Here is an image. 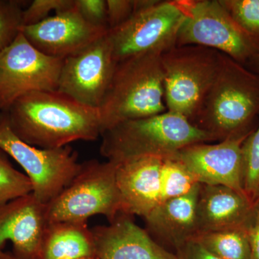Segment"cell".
Here are the masks:
<instances>
[{
    "mask_svg": "<svg viewBox=\"0 0 259 259\" xmlns=\"http://www.w3.org/2000/svg\"><path fill=\"white\" fill-rule=\"evenodd\" d=\"M5 112L19 139L44 149L65 147L77 141H95L102 135L98 109L58 90L27 94Z\"/></svg>",
    "mask_w": 259,
    "mask_h": 259,
    "instance_id": "cell-1",
    "label": "cell"
},
{
    "mask_svg": "<svg viewBox=\"0 0 259 259\" xmlns=\"http://www.w3.org/2000/svg\"><path fill=\"white\" fill-rule=\"evenodd\" d=\"M259 116V74L221 54L219 71L192 123L215 141L248 136Z\"/></svg>",
    "mask_w": 259,
    "mask_h": 259,
    "instance_id": "cell-2",
    "label": "cell"
},
{
    "mask_svg": "<svg viewBox=\"0 0 259 259\" xmlns=\"http://www.w3.org/2000/svg\"><path fill=\"white\" fill-rule=\"evenodd\" d=\"M101 137L100 153L116 163L144 156L171 157L190 145L215 141L183 116L168 111L120 122Z\"/></svg>",
    "mask_w": 259,
    "mask_h": 259,
    "instance_id": "cell-3",
    "label": "cell"
},
{
    "mask_svg": "<svg viewBox=\"0 0 259 259\" xmlns=\"http://www.w3.org/2000/svg\"><path fill=\"white\" fill-rule=\"evenodd\" d=\"M98 110L102 134L125 121L166 112L161 55L144 54L117 63Z\"/></svg>",
    "mask_w": 259,
    "mask_h": 259,
    "instance_id": "cell-4",
    "label": "cell"
},
{
    "mask_svg": "<svg viewBox=\"0 0 259 259\" xmlns=\"http://www.w3.org/2000/svg\"><path fill=\"white\" fill-rule=\"evenodd\" d=\"M221 53L199 46L175 47L161 55L167 111L192 122L221 67Z\"/></svg>",
    "mask_w": 259,
    "mask_h": 259,
    "instance_id": "cell-5",
    "label": "cell"
},
{
    "mask_svg": "<svg viewBox=\"0 0 259 259\" xmlns=\"http://www.w3.org/2000/svg\"><path fill=\"white\" fill-rule=\"evenodd\" d=\"M117 163L97 160L81 163L69 185L47 206L48 222L81 221L101 214L112 223L122 213L116 181Z\"/></svg>",
    "mask_w": 259,
    "mask_h": 259,
    "instance_id": "cell-6",
    "label": "cell"
},
{
    "mask_svg": "<svg viewBox=\"0 0 259 259\" xmlns=\"http://www.w3.org/2000/svg\"><path fill=\"white\" fill-rule=\"evenodd\" d=\"M182 3L186 17L176 47L209 48L244 66L259 52V39L240 26L220 0H182Z\"/></svg>",
    "mask_w": 259,
    "mask_h": 259,
    "instance_id": "cell-7",
    "label": "cell"
},
{
    "mask_svg": "<svg viewBox=\"0 0 259 259\" xmlns=\"http://www.w3.org/2000/svg\"><path fill=\"white\" fill-rule=\"evenodd\" d=\"M0 149L14 158L31 181L32 192L42 204L55 199L77 175L81 163L70 146L56 149L35 147L12 131L5 112L0 113Z\"/></svg>",
    "mask_w": 259,
    "mask_h": 259,
    "instance_id": "cell-8",
    "label": "cell"
},
{
    "mask_svg": "<svg viewBox=\"0 0 259 259\" xmlns=\"http://www.w3.org/2000/svg\"><path fill=\"white\" fill-rule=\"evenodd\" d=\"M185 17L182 0H157L136 12L125 23L108 31L116 63L144 54L161 55L176 47Z\"/></svg>",
    "mask_w": 259,
    "mask_h": 259,
    "instance_id": "cell-9",
    "label": "cell"
},
{
    "mask_svg": "<svg viewBox=\"0 0 259 259\" xmlns=\"http://www.w3.org/2000/svg\"><path fill=\"white\" fill-rule=\"evenodd\" d=\"M64 59L46 55L21 32L0 54V110L35 92L56 91Z\"/></svg>",
    "mask_w": 259,
    "mask_h": 259,
    "instance_id": "cell-10",
    "label": "cell"
},
{
    "mask_svg": "<svg viewBox=\"0 0 259 259\" xmlns=\"http://www.w3.org/2000/svg\"><path fill=\"white\" fill-rule=\"evenodd\" d=\"M117 66L108 32L63 61L58 91L98 109Z\"/></svg>",
    "mask_w": 259,
    "mask_h": 259,
    "instance_id": "cell-11",
    "label": "cell"
},
{
    "mask_svg": "<svg viewBox=\"0 0 259 259\" xmlns=\"http://www.w3.org/2000/svg\"><path fill=\"white\" fill-rule=\"evenodd\" d=\"M48 223L32 193L0 205V259H37Z\"/></svg>",
    "mask_w": 259,
    "mask_h": 259,
    "instance_id": "cell-12",
    "label": "cell"
},
{
    "mask_svg": "<svg viewBox=\"0 0 259 259\" xmlns=\"http://www.w3.org/2000/svg\"><path fill=\"white\" fill-rule=\"evenodd\" d=\"M109 30L94 26L74 8L56 13L40 23L24 25L20 32L46 55L64 59L88 47Z\"/></svg>",
    "mask_w": 259,
    "mask_h": 259,
    "instance_id": "cell-13",
    "label": "cell"
},
{
    "mask_svg": "<svg viewBox=\"0 0 259 259\" xmlns=\"http://www.w3.org/2000/svg\"><path fill=\"white\" fill-rule=\"evenodd\" d=\"M247 136L224 140L215 144L190 145L173 156L188 168L199 184L226 186L244 194L242 189V145Z\"/></svg>",
    "mask_w": 259,
    "mask_h": 259,
    "instance_id": "cell-14",
    "label": "cell"
},
{
    "mask_svg": "<svg viewBox=\"0 0 259 259\" xmlns=\"http://www.w3.org/2000/svg\"><path fill=\"white\" fill-rule=\"evenodd\" d=\"M92 231L98 259H178L124 213L109 226H96Z\"/></svg>",
    "mask_w": 259,
    "mask_h": 259,
    "instance_id": "cell-15",
    "label": "cell"
},
{
    "mask_svg": "<svg viewBox=\"0 0 259 259\" xmlns=\"http://www.w3.org/2000/svg\"><path fill=\"white\" fill-rule=\"evenodd\" d=\"M163 159L144 156L117 163L116 181L122 213L145 218L161 202Z\"/></svg>",
    "mask_w": 259,
    "mask_h": 259,
    "instance_id": "cell-16",
    "label": "cell"
},
{
    "mask_svg": "<svg viewBox=\"0 0 259 259\" xmlns=\"http://www.w3.org/2000/svg\"><path fill=\"white\" fill-rule=\"evenodd\" d=\"M253 209L244 194L233 189L200 184L197 206L198 233L246 227Z\"/></svg>",
    "mask_w": 259,
    "mask_h": 259,
    "instance_id": "cell-17",
    "label": "cell"
},
{
    "mask_svg": "<svg viewBox=\"0 0 259 259\" xmlns=\"http://www.w3.org/2000/svg\"><path fill=\"white\" fill-rule=\"evenodd\" d=\"M198 184L188 194L162 201L144 218L151 233L175 251L198 233L197 206Z\"/></svg>",
    "mask_w": 259,
    "mask_h": 259,
    "instance_id": "cell-18",
    "label": "cell"
},
{
    "mask_svg": "<svg viewBox=\"0 0 259 259\" xmlns=\"http://www.w3.org/2000/svg\"><path fill=\"white\" fill-rule=\"evenodd\" d=\"M97 256L95 238L88 222L48 223L37 259H81Z\"/></svg>",
    "mask_w": 259,
    "mask_h": 259,
    "instance_id": "cell-19",
    "label": "cell"
},
{
    "mask_svg": "<svg viewBox=\"0 0 259 259\" xmlns=\"http://www.w3.org/2000/svg\"><path fill=\"white\" fill-rule=\"evenodd\" d=\"M193 239L221 259H250L246 227L202 232L197 233Z\"/></svg>",
    "mask_w": 259,
    "mask_h": 259,
    "instance_id": "cell-20",
    "label": "cell"
},
{
    "mask_svg": "<svg viewBox=\"0 0 259 259\" xmlns=\"http://www.w3.org/2000/svg\"><path fill=\"white\" fill-rule=\"evenodd\" d=\"M242 189L253 207L259 204V125L242 145Z\"/></svg>",
    "mask_w": 259,
    "mask_h": 259,
    "instance_id": "cell-21",
    "label": "cell"
},
{
    "mask_svg": "<svg viewBox=\"0 0 259 259\" xmlns=\"http://www.w3.org/2000/svg\"><path fill=\"white\" fill-rule=\"evenodd\" d=\"M198 184L188 168L176 158H163L161 171V202L188 194Z\"/></svg>",
    "mask_w": 259,
    "mask_h": 259,
    "instance_id": "cell-22",
    "label": "cell"
},
{
    "mask_svg": "<svg viewBox=\"0 0 259 259\" xmlns=\"http://www.w3.org/2000/svg\"><path fill=\"white\" fill-rule=\"evenodd\" d=\"M7 155L0 149V205L32 192L31 181L15 169Z\"/></svg>",
    "mask_w": 259,
    "mask_h": 259,
    "instance_id": "cell-23",
    "label": "cell"
},
{
    "mask_svg": "<svg viewBox=\"0 0 259 259\" xmlns=\"http://www.w3.org/2000/svg\"><path fill=\"white\" fill-rule=\"evenodd\" d=\"M23 10L20 2L0 0V54L20 33Z\"/></svg>",
    "mask_w": 259,
    "mask_h": 259,
    "instance_id": "cell-24",
    "label": "cell"
},
{
    "mask_svg": "<svg viewBox=\"0 0 259 259\" xmlns=\"http://www.w3.org/2000/svg\"><path fill=\"white\" fill-rule=\"evenodd\" d=\"M245 31L259 39V0H220Z\"/></svg>",
    "mask_w": 259,
    "mask_h": 259,
    "instance_id": "cell-25",
    "label": "cell"
},
{
    "mask_svg": "<svg viewBox=\"0 0 259 259\" xmlns=\"http://www.w3.org/2000/svg\"><path fill=\"white\" fill-rule=\"evenodd\" d=\"M75 0H34L23 12V26L35 25L54 14L74 8Z\"/></svg>",
    "mask_w": 259,
    "mask_h": 259,
    "instance_id": "cell-26",
    "label": "cell"
},
{
    "mask_svg": "<svg viewBox=\"0 0 259 259\" xmlns=\"http://www.w3.org/2000/svg\"><path fill=\"white\" fill-rule=\"evenodd\" d=\"M75 8L88 23L109 30L106 0H75Z\"/></svg>",
    "mask_w": 259,
    "mask_h": 259,
    "instance_id": "cell-27",
    "label": "cell"
},
{
    "mask_svg": "<svg viewBox=\"0 0 259 259\" xmlns=\"http://www.w3.org/2000/svg\"><path fill=\"white\" fill-rule=\"evenodd\" d=\"M109 30L125 23L135 13L134 0H106Z\"/></svg>",
    "mask_w": 259,
    "mask_h": 259,
    "instance_id": "cell-28",
    "label": "cell"
},
{
    "mask_svg": "<svg viewBox=\"0 0 259 259\" xmlns=\"http://www.w3.org/2000/svg\"><path fill=\"white\" fill-rule=\"evenodd\" d=\"M175 253L178 259H221L194 239L182 245Z\"/></svg>",
    "mask_w": 259,
    "mask_h": 259,
    "instance_id": "cell-29",
    "label": "cell"
},
{
    "mask_svg": "<svg viewBox=\"0 0 259 259\" xmlns=\"http://www.w3.org/2000/svg\"><path fill=\"white\" fill-rule=\"evenodd\" d=\"M250 247V259H259V204L255 206L251 218L246 225Z\"/></svg>",
    "mask_w": 259,
    "mask_h": 259,
    "instance_id": "cell-30",
    "label": "cell"
},
{
    "mask_svg": "<svg viewBox=\"0 0 259 259\" xmlns=\"http://www.w3.org/2000/svg\"><path fill=\"white\" fill-rule=\"evenodd\" d=\"M250 64L251 71L259 74V52L248 63Z\"/></svg>",
    "mask_w": 259,
    "mask_h": 259,
    "instance_id": "cell-31",
    "label": "cell"
},
{
    "mask_svg": "<svg viewBox=\"0 0 259 259\" xmlns=\"http://www.w3.org/2000/svg\"><path fill=\"white\" fill-rule=\"evenodd\" d=\"M81 259H98L97 256L89 257V258H84Z\"/></svg>",
    "mask_w": 259,
    "mask_h": 259,
    "instance_id": "cell-32",
    "label": "cell"
}]
</instances>
